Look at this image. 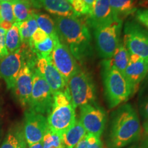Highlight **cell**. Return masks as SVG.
<instances>
[{
  "label": "cell",
  "instance_id": "6",
  "mask_svg": "<svg viewBox=\"0 0 148 148\" xmlns=\"http://www.w3.org/2000/svg\"><path fill=\"white\" fill-rule=\"evenodd\" d=\"M122 23V20L116 19L94 29L96 48L101 58H110L115 52L121 40Z\"/></svg>",
  "mask_w": 148,
  "mask_h": 148
},
{
  "label": "cell",
  "instance_id": "39",
  "mask_svg": "<svg viewBox=\"0 0 148 148\" xmlns=\"http://www.w3.org/2000/svg\"><path fill=\"white\" fill-rule=\"evenodd\" d=\"M144 132L146 136H148V119H146L143 123Z\"/></svg>",
  "mask_w": 148,
  "mask_h": 148
},
{
  "label": "cell",
  "instance_id": "10",
  "mask_svg": "<svg viewBox=\"0 0 148 148\" xmlns=\"http://www.w3.org/2000/svg\"><path fill=\"white\" fill-rule=\"evenodd\" d=\"M54 48L49 56V60L67 82L69 77L79 69L77 60L68 47L60 41V38L53 40Z\"/></svg>",
  "mask_w": 148,
  "mask_h": 148
},
{
  "label": "cell",
  "instance_id": "42",
  "mask_svg": "<svg viewBox=\"0 0 148 148\" xmlns=\"http://www.w3.org/2000/svg\"><path fill=\"white\" fill-rule=\"evenodd\" d=\"M130 148H140V147L137 145H134V146H132V147H130Z\"/></svg>",
  "mask_w": 148,
  "mask_h": 148
},
{
  "label": "cell",
  "instance_id": "40",
  "mask_svg": "<svg viewBox=\"0 0 148 148\" xmlns=\"http://www.w3.org/2000/svg\"><path fill=\"white\" fill-rule=\"evenodd\" d=\"M82 1H84V2L85 3H86V4H87V5H88V6L90 7V10H91L92 5V4H93V3H94V2H95V0H82Z\"/></svg>",
  "mask_w": 148,
  "mask_h": 148
},
{
  "label": "cell",
  "instance_id": "14",
  "mask_svg": "<svg viewBox=\"0 0 148 148\" xmlns=\"http://www.w3.org/2000/svg\"><path fill=\"white\" fill-rule=\"evenodd\" d=\"M36 65V68L50 87L52 94L66 89V80L51 63L49 56L37 57Z\"/></svg>",
  "mask_w": 148,
  "mask_h": 148
},
{
  "label": "cell",
  "instance_id": "3",
  "mask_svg": "<svg viewBox=\"0 0 148 148\" xmlns=\"http://www.w3.org/2000/svg\"><path fill=\"white\" fill-rule=\"evenodd\" d=\"M47 123L51 132L62 136L76 121L75 108L67 88L53 94V105L47 115Z\"/></svg>",
  "mask_w": 148,
  "mask_h": 148
},
{
  "label": "cell",
  "instance_id": "31",
  "mask_svg": "<svg viewBox=\"0 0 148 148\" xmlns=\"http://www.w3.org/2000/svg\"><path fill=\"white\" fill-rule=\"evenodd\" d=\"M7 31L0 27V60L7 56L9 53L5 45V37Z\"/></svg>",
  "mask_w": 148,
  "mask_h": 148
},
{
  "label": "cell",
  "instance_id": "7",
  "mask_svg": "<svg viewBox=\"0 0 148 148\" xmlns=\"http://www.w3.org/2000/svg\"><path fill=\"white\" fill-rule=\"evenodd\" d=\"M53 105L50 87L36 67L33 69V86L29 102V110L43 115L49 114Z\"/></svg>",
  "mask_w": 148,
  "mask_h": 148
},
{
  "label": "cell",
  "instance_id": "20",
  "mask_svg": "<svg viewBox=\"0 0 148 148\" xmlns=\"http://www.w3.org/2000/svg\"><path fill=\"white\" fill-rule=\"evenodd\" d=\"M111 8L116 18L122 20L131 14H134L138 10L134 0H109Z\"/></svg>",
  "mask_w": 148,
  "mask_h": 148
},
{
  "label": "cell",
  "instance_id": "13",
  "mask_svg": "<svg viewBox=\"0 0 148 148\" xmlns=\"http://www.w3.org/2000/svg\"><path fill=\"white\" fill-rule=\"evenodd\" d=\"M34 68V64L25 61L12 87L16 99L23 107H26L29 102L33 86Z\"/></svg>",
  "mask_w": 148,
  "mask_h": 148
},
{
  "label": "cell",
  "instance_id": "44",
  "mask_svg": "<svg viewBox=\"0 0 148 148\" xmlns=\"http://www.w3.org/2000/svg\"><path fill=\"white\" fill-rule=\"evenodd\" d=\"M1 21H2V20H1V17H0V22H1Z\"/></svg>",
  "mask_w": 148,
  "mask_h": 148
},
{
  "label": "cell",
  "instance_id": "12",
  "mask_svg": "<svg viewBox=\"0 0 148 148\" xmlns=\"http://www.w3.org/2000/svg\"><path fill=\"white\" fill-rule=\"evenodd\" d=\"M25 63V49L21 47L9 53L0 61V77L5 81L8 88H12L18 73Z\"/></svg>",
  "mask_w": 148,
  "mask_h": 148
},
{
  "label": "cell",
  "instance_id": "32",
  "mask_svg": "<svg viewBox=\"0 0 148 148\" xmlns=\"http://www.w3.org/2000/svg\"><path fill=\"white\" fill-rule=\"evenodd\" d=\"M136 21L148 29V9H138L135 12Z\"/></svg>",
  "mask_w": 148,
  "mask_h": 148
},
{
  "label": "cell",
  "instance_id": "16",
  "mask_svg": "<svg viewBox=\"0 0 148 148\" xmlns=\"http://www.w3.org/2000/svg\"><path fill=\"white\" fill-rule=\"evenodd\" d=\"M148 74V62L136 55L130 54L128 64L123 75L132 86L134 92Z\"/></svg>",
  "mask_w": 148,
  "mask_h": 148
},
{
  "label": "cell",
  "instance_id": "36",
  "mask_svg": "<svg viewBox=\"0 0 148 148\" xmlns=\"http://www.w3.org/2000/svg\"><path fill=\"white\" fill-rule=\"evenodd\" d=\"M18 148H26V141L25 138L22 137L21 135H19V143H18Z\"/></svg>",
  "mask_w": 148,
  "mask_h": 148
},
{
  "label": "cell",
  "instance_id": "33",
  "mask_svg": "<svg viewBox=\"0 0 148 148\" xmlns=\"http://www.w3.org/2000/svg\"><path fill=\"white\" fill-rule=\"evenodd\" d=\"M48 37V35L46 33L42 31L41 29L39 27L36 29L34 34L31 37V39L29 40V44L31 43H38V42H40L44 41L46 38Z\"/></svg>",
  "mask_w": 148,
  "mask_h": 148
},
{
  "label": "cell",
  "instance_id": "1",
  "mask_svg": "<svg viewBox=\"0 0 148 148\" xmlns=\"http://www.w3.org/2000/svg\"><path fill=\"white\" fill-rule=\"evenodd\" d=\"M60 41L75 60L84 62L92 53L91 36L86 24L77 17L56 16L53 19Z\"/></svg>",
  "mask_w": 148,
  "mask_h": 148
},
{
  "label": "cell",
  "instance_id": "28",
  "mask_svg": "<svg viewBox=\"0 0 148 148\" xmlns=\"http://www.w3.org/2000/svg\"><path fill=\"white\" fill-rule=\"evenodd\" d=\"M0 17L2 21L15 23L13 9L11 2H0Z\"/></svg>",
  "mask_w": 148,
  "mask_h": 148
},
{
  "label": "cell",
  "instance_id": "4",
  "mask_svg": "<svg viewBox=\"0 0 148 148\" xmlns=\"http://www.w3.org/2000/svg\"><path fill=\"white\" fill-rule=\"evenodd\" d=\"M101 75L105 96L110 108L126 101L134 93L123 74L114 68L102 66Z\"/></svg>",
  "mask_w": 148,
  "mask_h": 148
},
{
  "label": "cell",
  "instance_id": "37",
  "mask_svg": "<svg viewBox=\"0 0 148 148\" xmlns=\"http://www.w3.org/2000/svg\"><path fill=\"white\" fill-rule=\"evenodd\" d=\"M140 147V148H148V136H146Z\"/></svg>",
  "mask_w": 148,
  "mask_h": 148
},
{
  "label": "cell",
  "instance_id": "17",
  "mask_svg": "<svg viewBox=\"0 0 148 148\" xmlns=\"http://www.w3.org/2000/svg\"><path fill=\"white\" fill-rule=\"evenodd\" d=\"M34 8H43L53 15L62 17H77L71 5L66 0H29Z\"/></svg>",
  "mask_w": 148,
  "mask_h": 148
},
{
  "label": "cell",
  "instance_id": "27",
  "mask_svg": "<svg viewBox=\"0 0 148 148\" xmlns=\"http://www.w3.org/2000/svg\"><path fill=\"white\" fill-rule=\"evenodd\" d=\"M103 143L99 136L86 133L75 148H103Z\"/></svg>",
  "mask_w": 148,
  "mask_h": 148
},
{
  "label": "cell",
  "instance_id": "30",
  "mask_svg": "<svg viewBox=\"0 0 148 148\" xmlns=\"http://www.w3.org/2000/svg\"><path fill=\"white\" fill-rule=\"evenodd\" d=\"M19 143V136H16L12 134H9L0 148H18Z\"/></svg>",
  "mask_w": 148,
  "mask_h": 148
},
{
  "label": "cell",
  "instance_id": "21",
  "mask_svg": "<svg viewBox=\"0 0 148 148\" xmlns=\"http://www.w3.org/2000/svg\"><path fill=\"white\" fill-rule=\"evenodd\" d=\"M32 16L36 19L38 27L44 31L48 36L51 37L53 40L58 38L54 21L50 16L43 12H36L35 10L33 11Z\"/></svg>",
  "mask_w": 148,
  "mask_h": 148
},
{
  "label": "cell",
  "instance_id": "25",
  "mask_svg": "<svg viewBox=\"0 0 148 148\" xmlns=\"http://www.w3.org/2000/svg\"><path fill=\"white\" fill-rule=\"evenodd\" d=\"M55 42L51 37L48 36L44 41L38 43L29 44V49L37 57H48L50 56L54 48Z\"/></svg>",
  "mask_w": 148,
  "mask_h": 148
},
{
  "label": "cell",
  "instance_id": "35",
  "mask_svg": "<svg viewBox=\"0 0 148 148\" xmlns=\"http://www.w3.org/2000/svg\"><path fill=\"white\" fill-rule=\"evenodd\" d=\"M12 25H13V24L12 23L6 21H1L0 22V27L6 31H8L9 29L12 27Z\"/></svg>",
  "mask_w": 148,
  "mask_h": 148
},
{
  "label": "cell",
  "instance_id": "19",
  "mask_svg": "<svg viewBox=\"0 0 148 148\" xmlns=\"http://www.w3.org/2000/svg\"><path fill=\"white\" fill-rule=\"evenodd\" d=\"M86 134V130L80 121L76 120L74 124L62 135L64 148H75Z\"/></svg>",
  "mask_w": 148,
  "mask_h": 148
},
{
  "label": "cell",
  "instance_id": "45",
  "mask_svg": "<svg viewBox=\"0 0 148 148\" xmlns=\"http://www.w3.org/2000/svg\"><path fill=\"white\" fill-rule=\"evenodd\" d=\"M103 148H107V147H103Z\"/></svg>",
  "mask_w": 148,
  "mask_h": 148
},
{
  "label": "cell",
  "instance_id": "46",
  "mask_svg": "<svg viewBox=\"0 0 148 148\" xmlns=\"http://www.w3.org/2000/svg\"><path fill=\"white\" fill-rule=\"evenodd\" d=\"M28 1H29V0H28Z\"/></svg>",
  "mask_w": 148,
  "mask_h": 148
},
{
  "label": "cell",
  "instance_id": "9",
  "mask_svg": "<svg viewBox=\"0 0 148 148\" xmlns=\"http://www.w3.org/2000/svg\"><path fill=\"white\" fill-rule=\"evenodd\" d=\"M81 124L86 133L99 136L103 132L106 123V112L95 102L79 107Z\"/></svg>",
  "mask_w": 148,
  "mask_h": 148
},
{
  "label": "cell",
  "instance_id": "5",
  "mask_svg": "<svg viewBox=\"0 0 148 148\" xmlns=\"http://www.w3.org/2000/svg\"><path fill=\"white\" fill-rule=\"evenodd\" d=\"M66 88L75 108L95 102V85L86 71L79 68L67 80Z\"/></svg>",
  "mask_w": 148,
  "mask_h": 148
},
{
  "label": "cell",
  "instance_id": "22",
  "mask_svg": "<svg viewBox=\"0 0 148 148\" xmlns=\"http://www.w3.org/2000/svg\"><path fill=\"white\" fill-rule=\"evenodd\" d=\"M14 16L17 23L25 21L32 16L34 10L28 0H12Z\"/></svg>",
  "mask_w": 148,
  "mask_h": 148
},
{
  "label": "cell",
  "instance_id": "43",
  "mask_svg": "<svg viewBox=\"0 0 148 148\" xmlns=\"http://www.w3.org/2000/svg\"><path fill=\"white\" fill-rule=\"evenodd\" d=\"M66 1H68V2H69V3H70V4H71V2H72V1H73V0H66Z\"/></svg>",
  "mask_w": 148,
  "mask_h": 148
},
{
  "label": "cell",
  "instance_id": "34",
  "mask_svg": "<svg viewBox=\"0 0 148 148\" xmlns=\"http://www.w3.org/2000/svg\"><path fill=\"white\" fill-rule=\"evenodd\" d=\"M140 114L145 120L148 119V98L145 99V101L142 103L140 106Z\"/></svg>",
  "mask_w": 148,
  "mask_h": 148
},
{
  "label": "cell",
  "instance_id": "26",
  "mask_svg": "<svg viewBox=\"0 0 148 148\" xmlns=\"http://www.w3.org/2000/svg\"><path fill=\"white\" fill-rule=\"evenodd\" d=\"M42 148H64L62 136L47 130L42 140Z\"/></svg>",
  "mask_w": 148,
  "mask_h": 148
},
{
  "label": "cell",
  "instance_id": "23",
  "mask_svg": "<svg viewBox=\"0 0 148 148\" xmlns=\"http://www.w3.org/2000/svg\"><path fill=\"white\" fill-rule=\"evenodd\" d=\"M17 23L22 43L23 45H29L31 37L38 27L36 19L34 16H32L26 21Z\"/></svg>",
  "mask_w": 148,
  "mask_h": 148
},
{
  "label": "cell",
  "instance_id": "38",
  "mask_svg": "<svg viewBox=\"0 0 148 148\" xmlns=\"http://www.w3.org/2000/svg\"><path fill=\"white\" fill-rule=\"evenodd\" d=\"M28 148H42V140L38 143L33 144L32 145H29Z\"/></svg>",
  "mask_w": 148,
  "mask_h": 148
},
{
  "label": "cell",
  "instance_id": "41",
  "mask_svg": "<svg viewBox=\"0 0 148 148\" xmlns=\"http://www.w3.org/2000/svg\"><path fill=\"white\" fill-rule=\"evenodd\" d=\"M11 1H12V0H0V2H5V1H7V2H10Z\"/></svg>",
  "mask_w": 148,
  "mask_h": 148
},
{
  "label": "cell",
  "instance_id": "15",
  "mask_svg": "<svg viewBox=\"0 0 148 148\" xmlns=\"http://www.w3.org/2000/svg\"><path fill=\"white\" fill-rule=\"evenodd\" d=\"M87 16L86 23L93 29L119 19L114 15L109 0H95Z\"/></svg>",
  "mask_w": 148,
  "mask_h": 148
},
{
  "label": "cell",
  "instance_id": "18",
  "mask_svg": "<svg viewBox=\"0 0 148 148\" xmlns=\"http://www.w3.org/2000/svg\"><path fill=\"white\" fill-rule=\"evenodd\" d=\"M129 60L130 53L123 40H121L113 56L110 58L104 59L101 62V65L113 67L123 74L128 64Z\"/></svg>",
  "mask_w": 148,
  "mask_h": 148
},
{
  "label": "cell",
  "instance_id": "2",
  "mask_svg": "<svg viewBox=\"0 0 148 148\" xmlns=\"http://www.w3.org/2000/svg\"><path fill=\"white\" fill-rule=\"evenodd\" d=\"M141 127L138 114L130 103H125L112 114L108 145L123 148L140 138Z\"/></svg>",
  "mask_w": 148,
  "mask_h": 148
},
{
  "label": "cell",
  "instance_id": "24",
  "mask_svg": "<svg viewBox=\"0 0 148 148\" xmlns=\"http://www.w3.org/2000/svg\"><path fill=\"white\" fill-rule=\"evenodd\" d=\"M21 36L18 30V23L15 22L11 28L7 31L6 37H5V45L8 53H13L18 50L21 46Z\"/></svg>",
  "mask_w": 148,
  "mask_h": 148
},
{
  "label": "cell",
  "instance_id": "8",
  "mask_svg": "<svg viewBox=\"0 0 148 148\" xmlns=\"http://www.w3.org/2000/svg\"><path fill=\"white\" fill-rule=\"evenodd\" d=\"M123 42L130 55H136L148 62V31L135 21L124 26Z\"/></svg>",
  "mask_w": 148,
  "mask_h": 148
},
{
  "label": "cell",
  "instance_id": "11",
  "mask_svg": "<svg viewBox=\"0 0 148 148\" xmlns=\"http://www.w3.org/2000/svg\"><path fill=\"white\" fill-rule=\"evenodd\" d=\"M48 129L47 119L45 115L29 109L25 112L23 136L28 145L41 141Z\"/></svg>",
  "mask_w": 148,
  "mask_h": 148
},
{
  "label": "cell",
  "instance_id": "29",
  "mask_svg": "<svg viewBox=\"0 0 148 148\" xmlns=\"http://www.w3.org/2000/svg\"><path fill=\"white\" fill-rule=\"evenodd\" d=\"M71 7L73 8L75 16L78 18L79 16L88 15L90 12V8L82 0H73L72 1Z\"/></svg>",
  "mask_w": 148,
  "mask_h": 148
}]
</instances>
